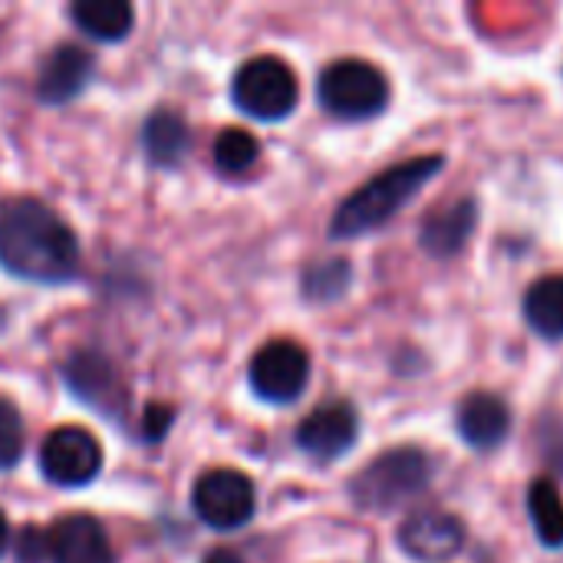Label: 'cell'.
I'll list each match as a JSON object with an SVG mask.
<instances>
[{
	"instance_id": "5bb4252c",
	"label": "cell",
	"mask_w": 563,
	"mask_h": 563,
	"mask_svg": "<svg viewBox=\"0 0 563 563\" xmlns=\"http://www.w3.org/2000/svg\"><path fill=\"white\" fill-rule=\"evenodd\" d=\"M508 429L511 409L505 406V399L492 393H472L459 409V435L478 452L498 449L508 439Z\"/></svg>"
},
{
	"instance_id": "ba28073f",
	"label": "cell",
	"mask_w": 563,
	"mask_h": 563,
	"mask_svg": "<svg viewBox=\"0 0 563 563\" xmlns=\"http://www.w3.org/2000/svg\"><path fill=\"white\" fill-rule=\"evenodd\" d=\"M40 468L53 485L79 488L89 485L102 468V449L96 435H89L79 426H63L43 439L40 449Z\"/></svg>"
},
{
	"instance_id": "44dd1931",
	"label": "cell",
	"mask_w": 563,
	"mask_h": 563,
	"mask_svg": "<svg viewBox=\"0 0 563 563\" xmlns=\"http://www.w3.org/2000/svg\"><path fill=\"white\" fill-rule=\"evenodd\" d=\"M23 455V419L10 399H0V472L13 468Z\"/></svg>"
},
{
	"instance_id": "7c38bea8",
	"label": "cell",
	"mask_w": 563,
	"mask_h": 563,
	"mask_svg": "<svg viewBox=\"0 0 563 563\" xmlns=\"http://www.w3.org/2000/svg\"><path fill=\"white\" fill-rule=\"evenodd\" d=\"M92 69H96L92 53H86L82 46L63 43L46 56V63L40 69L36 96L46 106H66L69 99H76L86 89V82L92 79Z\"/></svg>"
},
{
	"instance_id": "7a4b0ae2",
	"label": "cell",
	"mask_w": 563,
	"mask_h": 563,
	"mask_svg": "<svg viewBox=\"0 0 563 563\" xmlns=\"http://www.w3.org/2000/svg\"><path fill=\"white\" fill-rule=\"evenodd\" d=\"M439 172H442V155H422V158H409L402 165L386 168L383 175L369 178L360 191H353L336 208L333 224H330V234L340 238V241H346V238H360L366 231L383 228Z\"/></svg>"
},
{
	"instance_id": "8fae6325",
	"label": "cell",
	"mask_w": 563,
	"mask_h": 563,
	"mask_svg": "<svg viewBox=\"0 0 563 563\" xmlns=\"http://www.w3.org/2000/svg\"><path fill=\"white\" fill-rule=\"evenodd\" d=\"M46 558L53 563H115L106 528L89 515H69L46 534Z\"/></svg>"
},
{
	"instance_id": "d4e9b609",
	"label": "cell",
	"mask_w": 563,
	"mask_h": 563,
	"mask_svg": "<svg viewBox=\"0 0 563 563\" xmlns=\"http://www.w3.org/2000/svg\"><path fill=\"white\" fill-rule=\"evenodd\" d=\"M205 563H244L234 551H211L208 558H205Z\"/></svg>"
},
{
	"instance_id": "30bf717a",
	"label": "cell",
	"mask_w": 563,
	"mask_h": 563,
	"mask_svg": "<svg viewBox=\"0 0 563 563\" xmlns=\"http://www.w3.org/2000/svg\"><path fill=\"white\" fill-rule=\"evenodd\" d=\"M462 544H465V528L449 511L429 508V511L412 515L399 528V548L416 561H449L462 551Z\"/></svg>"
},
{
	"instance_id": "ffe728a7",
	"label": "cell",
	"mask_w": 563,
	"mask_h": 563,
	"mask_svg": "<svg viewBox=\"0 0 563 563\" xmlns=\"http://www.w3.org/2000/svg\"><path fill=\"white\" fill-rule=\"evenodd\" d=\"M257 155H261V145L247 129H224L214 139V165L224 175H244L247 168L257 165Z\"/></svg>"
},
{
	"instance_id": "6da1fadb",
	"label": "cell",
	"mask_w": 563,
	"mask_h": 563,
	"mask_svg": "<svg viewBox=\"0 0 563 563\" xmlns=\"http://www.w3.org/2000/svg\"><path fill=\"white\" fill-rule=\"evenodd\" d=\"M0 264L36 284H63L79 267V244L53 208L10 198L0 205Z\"/></svg>"
},
{
	"instance_id": "603a6c76",
	"label": "cell",
	"mask_w": 563,
	"mask_h": 563,
	"mask_svg": "<svg viewBox=\"0 0 563 563\" xmlns=\"http://www.w3.org/2000/svg\"><path fill=\"white\" fill-rule=\"evenodd\" d=\"M168 422H172V409L168 406H148L145 409V426H142V432H145V439H162L165 435V429H168Z\"/></svg>"
},
{
	"instance_id": "ac0fdd59",
	"label": "cell",
	"mask_w": 563,
	"mask_h": 563,
	"mask_svg": "<svg viewBox=\"0 0 563 563\" xmlns=\"http://www.w3.org/2000/svg\"><path fill=\"white\" fill-rule=\"evenodd\" d=\"M142 142H145V152L155 165H175L188 148V125L178 112L162 109L145 122Z\"/></svg>"
},
{
	"instance_id": "9c48e42d",
	"label": "cell",
	"mask_w": 563,
	"mask_h": 563,
	"mask_svg": "<svg viewBox=\"0 0 563 563\" xmlns=\"http://www.w3.org/2000/svg\"><path fill=\"white\" fill-rule=\"evenodd\" d=\"M360 435V422H356V412L353 406L346 402H327L320 409H313L300 429H297V445L320 459V462H330V459H340L353 449Z\"/></svg>"
},
{
	"instance_id": "cb8c5ba5",
	"label": "cell",
	"mask_w": 563,
	"mask_h": 563,
	"mask_svg": "<svg viewBox=\"0 0 563 563\" xmlns=\"http://www.w3.org/2000/svg\"><path fill=\"white\" fill-rule=\"evenodd\" d=\"M16 551H20V561H43L46 558V538L36 531V528H30L23 538H20V544H16Z\"/></svg>"
},
{
	"instance_id": "3957f363",
	"label": "cell",
	"mask_w": 563,
	"mask_h": 563,
	"mask_svg": "<svg viewBox=\"0 0 563 563\" xmlns=\"http://www.w3.org/2000/svg\"><path fill=\"white\" fill-rule=\"evenodd\" d=\"M432 482V462L419 449H393L366 465L353 482V501L369 511H393L422 495Z\"/></svg>"
},
{
	"instance_id": "d6986e66",
	"label": "cell",
	"mask_w": 563,
	"mask_h": 563,
	"mask_svg": "<svg viewBox=\"0 0 563 563\" xmlns=\"http://www.w3.org/2000/svg\"><path fill=\"white\" fill-rule=\"evenodd\" d=\"M528 511L538 531V541L551 551L563 548V498L551 478H538L528 492Z\"/></svg>"
},
{
	"instance_id": "7402d4cb",
	"label": "cell",
	"mask_w": 563,
	"mask_h": 563,
	"mask_svg": "<svg viewBox=\"0 0 563 563\" xmlns=\"http://www.w3.org/2000/svg\"><path fill=\"white\" fill-rule=\"evenodd\" d=\"M346 280H350L346 261H330V264H320L307 277V290H310V297H336V294H343Z\"/></svg>"
},
{
	"instance_id": "4fadbf2b",
	"label": "cell",
	"mask_w": 563,
	"mask_h": 563,
	"mask_svg": "<svg viewBox=\"0 0 563 563\" xmlns=\"http://www.w3.org/2000/svg\"><path fill=\"white\" fill-rule=\"evenodd\" d=\"M66 383L79 399H86L99 412L115 416L119 406L125 402V389H122L115 369L96 353H76L66 366Z\"/></svg>"
},
{
	"instance_id": "9a60e30c",
	"label": "cell",
	"mask_w": 563,
	"mask_h": 563,
	"mask_svg": "<svg viewBox=\"0 0 563 563\" xmlns=\"http://www.w3.org/2000/svg\"><path fill=\"white\" fill-rule=\"evenodd\" d=\"M472 228H475V201H455V205L435 211L422 224V247L429 254L449 257L468 241Z\"/></svg>"
},
{
	"instance_id": "8992f818",
	"label": "cell",
	"mask_w": 563,
	"mask_h": 563,
	"mask_svg": "<svg viewBox=\"0 0 563 563\" xmlns=\"http://www.w3.org/2000/svg\"><path fill=\"white\" fill-rule=\"evenodd\" d=\"M191 505H195V515L208 528L238 531L254 518L257 495H254V485L244 472L214 468V472H205L198 478V485L191 492Z\"/></svg>"
},
{
	"instance_id": "5b68a950",
	"label": "cell",
	"mask_w": 563,
	"mask_h": 563,
	"mask_svg": "<svg viewBox=\"0 0 563 563\" xmlns=\"http://www.w3.org/2000/svg\"><path fill=\"white\" fill-rule=\"evenodd\" d=\"M320 102L327 112L340 119H369L386 109L389 82L386 76L363 59H340L323 69L320 76Z\"/></svg>"
},
{
	"instance_id": "2e32d148",
	"label": "cell",
	"mask_w": 563,
	"mask_h": 563,
	"mask_svg": "<svg viewBox=\"0 0 563 563\" xmlns=\"http://www.w3.org/2000/svg\"><path fill=\"white\" fill-rule=\"evenodd\" d=\"M69 13L82 33L106 40V43L129 36V30L135 23V10L125 0H79V3H73Z\"/></svg>"
},
{
	"instance_id": "e0dca14e",
	"label": "cell",
	"mask_w": 563,
	"mask_h": 563,
	"mask_svg": "<svg viewBox=\"0 0 563 563\" xmlns=\"http://www.w3.org/2000/svg\"><path fill=\"white\" fill-rule=\"evenodd\" d=\"M525 317L544 340H563V277L538 280L525 297Z\"/></svg>"
},
{
	"instance_id": "484cf974",
	"label": "cell",
	"mask_w": 563,
	"mask_h": 563,
	"mask_svg": "<svg viewBox=\"0 0 563 563\" xmlns=\"http://www.w3.org/2000/svg\"><path fill=\"white\" fill-rule=\"evenodd\" d=\"M7 541H10V531H7V518L0 515V558H3V551H7Z\"/></svg>"
},
{
	"instance_id": "277c9868",
	"label": "cell",
	"mask_w": 563,
	"mask_h": 563,
	"mask_svg": "<svg viewBox=\"0 0 563 563\" xmlns=\"http://www.w3.org/2000/svg\"><path fill=\"white\" fill-rule=\"evenodd\" d=\"M297 96H300L297 76L277 56L247 59L234 73V82H231L234 106L254 119H264V122H277V119L290 115L297 106Z\"/></svg>"
},
{
	"instance_id": "52a82bcc",
	"label": "cell",
	"mask_w": 563,
	"mask_h": 563,
	"mask_svg": "<svg viewBox=\"0 0 563 563\" xmlns=\"http://www.w3.org/2000/svg\"><path fill=\"white\" fill-rule=\"evenodd\" d=\"M247 376L264 402H294L310 383V356L290 340H274L254 353Z\"/></svg>"
}]
</instances>
